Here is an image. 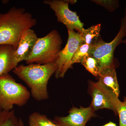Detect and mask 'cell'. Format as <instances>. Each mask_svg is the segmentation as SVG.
I'll return each instance as SVG.
<instances>
[{"mask_svg":"<svg viewBox=\"0 0 126 126\" xmlns=\"http://www.w3.org/2000/svg\"><path fill=\"white\" fill-rule=\"evenodd\" d=\"M36 23V19L24 8L12 7L0 14V45L11 46L16 50L23 33Z\"/></svg>","mask_w":126,"mask_h":126,"instance_id":"6da1fadb","label":"cell"},{"mask_svg":"<svg viewBox=\"0 0 126 126\" xmlns=\"http://www.w3.org/2000/svg\"><path fill=\"white\" fill-rule=\"evenodd\" d=\"M58 67L55 61L45 64H21L16 67L12 71L30 88L33 98L40 101L48 99V82L51 77L55 73Z\"/></svg>","mask_w":126,"mask_h":126,"instance_id":"7a4b0ae2","label":"cell"},{"mask_svg":"<svg viewBox=\"0 0 126 126\" xmlns=\"http://www.w3.org/2000/svg\"><path fill=\"white\" fill-rule=\"evenodd\" d=\"M124 11L120 29L114 39L109 43H106L101 37L91 45L89 54L97 61L101 73L107 69H116L119 67V62L114 57V52L116 47L122 43L123 38L126 36V6Z\"/></svg>","mask_w":126,"mask_h":126,"instance_id":"3957f363","label":"cell"},{"mask_svg":"<svg viewBox=\"0 0 126 126\" xmlns=\"http://www.w3.org/2000/svg\"><path fill=\"white\" fill-rule=\"evenodd\" d=\"M60 34L56 30L46 36L38 38L31 54L25 61L31 63L45 64L56 61L63 44Z\"/></svg>","mask_w":126,"mask_h":126,"instance_id":"277c9868","label":"cell"},{"mask_svg":"<svg viewBox=\"0 0 126 126\" xmlns=\"http://www.w3.org/2000/svg\"><path fill=\"white\" fill-rule=\"evenodd\" d=\"M31 93L27 88L18 83L10 74L0 77V108L13 110L14 106L22 107L27 103Z\"/></svg>","mask_w":126,"mask_h":126,"instance_id":"5b68a950","label":"cell"},{"mask_svg":"<svg viewBox=\"0 0 126 126\" xmlns=\"http://www.w3.org/2000/svg\"><path fill=\"white\" fill-rule=\"evenodd\" d=\"M88 92L92 98L90 105L95 111L99 109H107L112 110L115 115L121 101L113 91L105 87L99 81L89 80Z\"/></svg>","mask_w":126,"mask_h":126,"instance_id":"8992f818","label":"cell"},{"mask_svg":"<svg viewBox=\"0 0 126 126\" xmlns=\"http://www.w3.org/2000/svg\"><path fill=\"white\" fill-rule=\"evenodd\" d=\"M44 4L49 6L54 12L58 22L65 25L67 30H76L81 33L83 30L84 23L79 19L75 12L69 8V4L65 0H45Z\"/></svg>","mask_w":126,"mask_h":126,"instance_id":"52a82bcc","label":"cell"},{"mask_svg":"<svg viewBox=\"0 0 126 126\" xmlns=\"http://www.w3.org/2000/svg\"><path fill=\"white\" fill-rule=\"evenodd\" d=\"M68 39L65 47L59 53L56 62L58 69L55 73L56 78H63L69 69L72 68L71 64L72 58L81 43L80 33L74 30H68Z\"/></svg>","mask_w":126,"mask_h":126,"instance_id":"ba28073f","label":"cell"},{"mask_svg":"<svg viewBox=\"0 0 126 126\" xmlns=\"http://www.w3.org/2000/svg\"><path fill=\"white\" fill-rule=\"evenodd\" d=\"M97 115L90 105L87 107L73 106L65 116H55L53 120L59 126H86L88 122Z\"/></svg>","mask_w":126,"mask_h":126,"instance_id":"9c48e42d","label":"cell"},{"mask_svg":"<svg viewBox=\"0 0 126 126\" xmlns=\"http://www.w3.org/2000/svg\"><path fill=\"white\" fill-rule=\"evenodd\" d=\"M38 38L36 33L32 29L23 33L14 52V61L16 66L21 61H25L30 56Z\"/></svg>","mask_w":126,"mask_h":126,"instance_id":"30bf717a","label":"cell"},{"mask_svg":"<svg viewBox=\"0 0 126 126\" xmlns=\"http://www.w3.org/2000/svg\"><path fill=\"white\" fill-rule=\"evenodd\" d=\"M15 50L11 46L0 45V77L9 74L17 67L14 61Z\"/></svg>","mask_w":126,"mask_h":126,"instance_id":"8fae6325","label":"cell"},{"mask_svg":"<svg viewBox=\"0 0 126 126\" xmlns=\"http://www.w3.org/2000/svg\"><path fill=\"white\" fill-rule=\"evenodd\" d=\"M98 80L119 97L120 92L116 69H107L102 72L98 78Z\"/></svg>","mask_w":126,"mask_h":126,"instance_id":"7c38bea8","label":"cell"},{"mask_svg":"<svg viewBox=\"0 0 126 126\" xmlns=\"http://www.w3.org/2000/svg\"><path fill=\"white\" fill-rule=\"evenodd\" d=\"M101 24L92 26L87 29H84L82 32L79 33L81 36V43L91 45L101 37Z\"/></svg>","mask_w":126,"mask_h":126,"instance_id":"4fadbf2b","label":"cell"},{"mask_svg":"<svg viewBox=\"0 0 126 126\" xmlns=\"http://www.w3.org/2000/svg\"><path fill=\"white\" fill-rule=\"evenodd\" d=\"M28 126H59L47 116L38 112H34L30 115Z\"/></svg>","mask_w":126,"mask_h":126,"instance_id":"5bb4252c","label":"cell"},{"mask_svg":"<svg viewBox=\"0 0 126 126\" xmlns=\"http://www.w3.org/2000/svg\"><path fill=\"white\" fill-rule=\"evenodd\" d=\"M0 126H20L19 119L14 110H0Z\"/></svg>","mask_w":126,"mask_h":126,"instance_id":"9a60e30c","label":"cell"},{"mask_svg":"<svg viewBox=\"0 0 126 126\" xmlns=\"http://www.w3.org/2000/svg\"><path fill=\"white\" fill-rule=\"evenodd\" d=\"M86 70L94 77L98 78L101 74V70L97 61L90 54L86 55L81 62Z\"/></svg>","mask_w":126,"mask_h":126,"instance_id":"2e32d148","label":"cell"},{"mask_svg":"<svg viewBox=\"0 0 126 126\" xmlns=\"http://www.w3.org/2000/svg\"><path fill=\"white\" fill-rule=\"evenodd\" d=\"M91 45L81 43L75 53L71 62L72 66L76 63H81L83 58L89 54Z\"/></svg>","mask_w":126,"mask_h":126,"instance_id":"e0dca14e","label":"cell"},{"mask_svg":"<svg viewBox=\"0 0 126 126\" xmlns=\"http://www.w3.org/2000/svg\"><path fill=\"white\" fill-rule=\"evenodd\" d=\"M90 1L102 6L111 12L115 11L119 7V0H92Z\"/></svg>","mask_w":126,"mask_h":126,"instance_id":"ac0fdd59","label":"cell"},{"mask_svg":"<svg viewBox=\"0 0 126 126\" xmlns=\"http://www.w3.org/2000/svg\"><path fill=\"white\" fill-rule=\"evenodd\" d=\"M117 115L119 116V126H126V96L123 97V101L121 102Z\"/></svg>","mask_w":126,"mask_h":126,"instance_id":"d6986e66","label":"cell"},{"mask_svg":"<svg viewBox=\"0 0 126 126\" xmlns=\"http://www.w3.org/2000/svg\"><path fill=\"white\" fill-rule=\"evenodd\" d=\"M103 126H117L116 123L112 122H110L108 123H107L104 124Z\"/></svg>","mask_w":126,"mask_h":126,"instance_id":"ffe728a7","label":"cell"},{"mask_svg":"<svg viewBox=\"0 0 126 126\" xmlns=\"http://www.w3.org/2000/svg\"><path fill=\"white\" fill-rule=\"evenodd\" d=\"M65 1L68 4H70L72 5L75 4L77 2V1L76 0H65Z\"/></svg>","mask_w":126,"mask_h":126,"instance_id":"44dd1931","label":"cell"},{"mask_svg":"<svg viewBox=\"0 0 126 126\" xmlns=\"http://www.w3.org/2000/svg\"><path fill=\"white\" fill-rule=\"evenodd\" d=\"M19 123L20 126H25L24 124V122H23V120L21 118H19Z\"/></svg>","mask_w":126,"mask_h":126,"instance_id":"7402d4cb","label":"cell"},{"mask_svg":"<svg viewBox=\"0 0 126 126\" xmlns=\"http://www.w3.org/2000/svg\"><path fill=\"white\" fill-rule=\"evenodd\" d=\"M122 43H124V44H126V38L124 39V40L123 41Z\"/></svg>","mask_w":126,"mask_h":126,"instance_id":"603a6c76","label":"cell"},{"mask_svg":"<svg viewBox=\"0 0 126 126\" xmlns=\"http://www.w3.org/2000/svg\"><path fill=\"white\" fill-rule=\"evenodd\" d=\"M1 110V108H0V110Z\"/></svg>","mask_w":126,"mask_h":126,"instance_id":"cb8c5ba5","label":"cell"}]
</instances>
